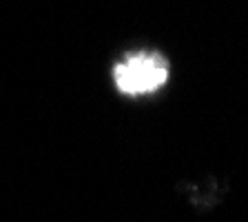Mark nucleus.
<instances>
[{"label": "nucleus", "instance_id": "1", "mask_svg": "<svg viewBox=\"0 0 248 222\" xmlns=\"http://www.w3.org/2000/svg\"><path fill=\"white\" fill-rule=\"evenodd\" d=\"M166 73L169 65L160 53H135L115 67L113 76L120 91L138 96L160 89L166 83Z\"/></svg>", "mask_w": 248, "mask_h": 222}]
</instances>
